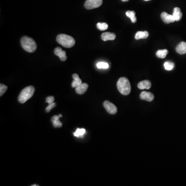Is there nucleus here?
Wrapping results in <instances>:
<instances>
[{"mask_svg":"<svg viewBox=\"0 0 186 186\" xmlns=\"http://www.w3.org/2000/svg\"><path fill=\"white\" fill-rule=\"evenodd\" d=\"M88 88V85L87 83H82L81 84L77 86L76 88H76V91L77 93L80 95H82L86 92Z\"/></svg>","mask_w":186,"mask_h":186,"instance_id":"obj_11","label":"nucleus"},{"mask_svg":"<svg viewBox=\"0 0 186 186\" xmlns=\"http://www.w3.org/2000/svg\"><path fill=\"white\" fill-rule=\"evenodd\" d=\"M149 33L147 31H139L135 35V38L137 40L140 39H145L148 37Z\"/></svg>","mask_w":186,"mask_h":186,"instance_id":"obj_17","label":"nucleus"},{"mask_svg":"<svg viewBox=\"0 0 186 186\" xmlns=\"http://www.w3.org/2000/svg\"><path fill=\"white\" fill-rule=\"evenodd\" d=\"M54 54L59 56L62 61H66L67 58L66 56V52L62 50V49L60 47L56 48L55 49H54Z\"/></svg>","mask_w":186,"mask_h":186,"instance_id":"obj_8","label":"nucleus"},{"mask_svg":"<svg viewBox=\"0 0 186 186\" xmlns=\"http://www.w3.org/2000/svg\"><path fill=\"white\" fill-rule=\"evenodd\" d=\"M7 90V86L3 84H0V96H2Z\"/></svg>","mask_w":186,"mask_h":186,"instance_id":"obj_24","label":"nucleus"},{"mask_svg":"<svg viewBox=\"0 0 186 186\" xmlns=\"http://www.w3.org/2000/svg\"><path fill=\"white\" fill-rule=\"evenodd\" d=\"M59 115H54L51 119V122L55 128H61L62 126V123L59 120Z\"/></svg>","mask_w":186,"mask_h":186,"instance_id":"obj_15","label":"nucleus"},{"mask_svg":"<svg viewBox=\"0 0 186 186\" xmlns=\"http://www.w3.org/2000/svg\"><path fill=\"white\" fill-rule=\"evenodd\" d=\"M168 53V50L166 49H163V50H159L156 52V56L158 58L160 59H164L166 58V56Z\"/></svg>","mask_w":186,"mask_h":186,"instance_id":"obj_18","label":"nucleus"},{"mask_svg":"<svg viewBox=\"0 0 186 186\" xmlns=\"http://www.w3.org/2000/svg\"><path fill=\"white\" fill-rule=\"evenodd\" d=\"M151 86H152V84H151V82L148 80L142 81L139 82L138 84V88L140 90H144V89L148 90L151 88Z\"/></svg>","mask_w":186,"mask_h":186,"instance_id":"obj_12","label":"nucleus"},{"mask_svg":"<svg viewBox=\"0 0 186 186\" xmlns=\"http://www.w3.org/2000/svg\"><path fill=\"white\" fill-rule=\"evenodd\" d=\"M164 68L167 70H171L174 67V64L171 62H166L164 64Z\"/></svg>","mask_w":186,"mask_h":186,"instance_id":"obj_22","label":"nucleus"},{"mask_svg":"<svg viewBox=\"0 0 186 186\" xmlns=\"http://www.w3.org/2000/svg\"><path fill=\"white\" fill-rule=\"evenodd\" d=\"M97 67L99 69H107L109 67V65L106 62H99L97 64Z\"/></svg>","mask_w":186,"mask_h":186,"instance_id":"obj_23","label":"nucleus"},{"mask_svg":"<svg viewBox=\"0 0 186 186\" xmlns=\"http://www.w3.org/2000/svg\"><path fill=\"white\" fill-rule=\"evenodd\" d=\"M176 51L178 53L184 54L186 53V42H180L176 48Z\"/></svg>","mask_w":186,"mask_h":186,"instance_id":"obj_13","label":"nucleus"},{"mask_svg":"<svg viewBox=\"0 0 186 186\" xmlns=\"http://www.w3.org/2000/svg\"><path fill=\"white\" fill-rule=\"evenodd\" d=\"M59 117H62V115L60 114H59Z\"/></svg>","mask_w":186,"mask_h":186,"instance_id":"obj_28","label":"nucleus"},{"mask_svg":"<svg viewBox=\"0 0 186 186\" xmlns=\"http://www.w3.org/2000/svg\"><path fill=\"white\" fill-rule=\"evenodd\" d=\"M56 41L59 44L67 48L73 47L76 43L73 37L64 34H59L57 36Z\"/></svg>","mask_w":186,"mask_h":186,"instance_id":"obj_3","label":"nucleus"},{"mask_svg":"<svg viewBox=\"0 0 186 186\" xmlns=\"http://www.w3.org/2000/svg\"><path fill=\"white\" fill-rule=\"evenodd\" d=\"M21 44L24 50L28 52H34L37 49V45L34 39L26 36L21 38Z\"/></svg>","mask_w":186,"mask_h":186,"instance_id":"obj_1","label":"nucleus"},{"mask_svg":"<svg viewBox=\"0 0 186 186\" xmlns=\"http://www.w3.org/2000/svg\"><path fill=\"white\" fill-rule=\"evenodd\" d=\"M38 186V185H37V184H33V185H32V186Z\"/></svg>","mask_w":186,"mask_h":186,"instance_id":"obj_29","label":"nucleus"},{"mask_svg":"<svg viewBox=\"0 0 186 186\" xmlns=\"http://www.w3.org/2000/svg\"><path fill=\"white\" fill-rule=\"evenodd\" d=\"M173 16L174 18L175 21H178L181 20L182 16H183V14L181 12V9L178 7H175L173 10Z\"/></svg>","mask_w":186,"mask_h":186,"instance_id":"obj_14","label":"nucleus"},{"mask_svg":"<svg viewBox=\"0 0 186 186\" xmlns=\"http://www.w3.org/2000/svg\"><path fill=\"white\" fill-rule=\"evenodd\" d=\"M54 97L53 96H49L47 97L46 98V102L48 104H51V103L54 102Z\"/></svg>","mask_w":186,"mask_h":186,"instance_id":"obj_26","label":"nucleus"},{"mask_svg":"<svg viewBox=\"0 0 186 186\" xmlns=\"http://www.w3.org/2000/svg\"><path fill=\"white\" fill-rule=\"evenodd\" d=\"M56 106V103L55 102H53V103H51V104H49V106H48L46 109V111L47 113H49L51 111V110L52 109L55 108Z\"/></svg>","mask_w":186,"mask_h":186,"instance_id":"obj_25","label":"nucleus"},{"mask_svg":"<svg viewBox=\"0 0 186 186\" xmlns=\"http://www.w3.org/2000/svg\"><path fill=\"white\" fill-rule=\"evenodd\" d=\"M97 27L100 30H106L108 28V25L106 23L99 22L97 24Z\"/></svg>","mask_w":186,"mask_h":186,"instance_id":"obj_21","label":"nucleus"},{"mask_svg":"<svg viewBox=\"0 0 186 186\" xmlns=\"http://www.w3.org/2000/svg\"><path fill=\"white\" fill-rule=\"evenodd\" d=\"M102 40L103 41H113L116 38L115 33L110 32L103 33L101 36Z\"/></svg>","mask_w":186,"mask_h":186,"instance_id":"obj_10","label":"nucleus"},{"mask_svg":"<svg viewBox=\"0 0 186 186\" xmlns=\"http://www.w3.org/2000/svg\"><path fill=\"white\" fill-rule=\"evenodd\" d=\"M102 4V0H86L84 7L87 9H93L100 7Z\"/></svg>","mask_w":186,"mask_h":186,"instance_id":"obj_5","label":"nucleus"},{"mask_svg":"<svg viewBox=\"0 0 186 186\" xmlns=\"http://www.w3.org/2000/svg\"><path fill=\"white\" fill-rule=\"evenodd\" d=\"M122 1L123 2H127V1H128L129 0H122Z\"/></svg>","mask_w":186,"mask_h":186,"instance_id":"obj_27","label":"nucleus"},{"mask_svg":"<svg viewBox=\"0 0 186 186\" xmlns=\"http://www.w3.org/2000/svg\"><path fill=\"white\" fill-rule=\"evenodd\" d=\"M85 131H86V130L85 129L78 128L76 131V132L73 133V134L75 137H81L82 135H84L85 133Z\"/></svg>","mask_w":186,"mask_h":186,"instance_id":"obj_20","label":"nucleus"},{"mask_svg":"<svg viewBox=\"0 0 186 186\" xmlns=\"http://www.w3.org/2000/svg\"><path fill=\"white\" fill-rule=\"evenodd\" d=\"M35 89L33 86H29L24 88L19 95L18 101L20 103H25L34 95Z\"/></svg>","mask_w":186,"mask_h":186,"instance_id":"obj_4","label":"nucleus"},{"mask_svg":"<svg viewBox=\"0 0 186 186\" xmlns=\"http://www.w3.org/2000/svg\"><path fill=\"white\" fill-rule=\"evenodd\" d=\"M73 81L71 84V86L73 88H76L77 86L81 84L82 80L79 78L78 74L74 73L73 74Z\"/></svg>","mask_w":186,"mask_h":186,"instance_id":"obj_16","label":"nucleus"},{"mask_svg":"<svg viewBox=\"0 0 186 186\" xmlns=\"http://www.w3.org/2000/svg\"><path fill=\"white\" fill-rule=\"evenodd\" d=\"M140 98L142 100H146L147 102H152L154 100V96L152 93L151 92H147V91H142L141 93Z\"/></svg>","mask_w":186,"mask_h":186,"instance_id":"obj_9","label":"nucleus"},{"mask_svg":"<svg viewBox=\"0 0 186 186\" xmlns=\"http://www.w3.org/2000/svg\"><path fill=\"white\" fill-rule=\"evenodd\" d=\"M117 88L122 94L127 95L131 91V85L128 79L125 77H122L117 82Z\"/></svg>","mask_w":186,"mask_h":186,"instance_id":"obj_2","label":"nucleus"},{"mask_svg":"<svg viewBox=\"0 0 186 186\" xmlns=\"http://www.w3.org/2000/svg\"><path fill=\"white\" fill-rule=\"evenodd\" d=\"M103 106L109 113L111 114H115L117 112V109L115 105L108 100H106L103 102Z\"/></svg>","mask_w":186,"mask_h":186,"instance_id":"obj_6","label":"nucleus"},{"mask_svg":"<svg viewBox=\"0 0 186 186\" xmlns=\"http://www.w3.org/2000/svg\"><path fill=\"white\" fill-rule=\"evenodd\" d=\"M126 15L131 19L132 23H135L137 21V18L135 17V13L134 11L128 10L126 13Z\"/></svg>","mask_w":186,"mask_h":186,"instance_id":"obj_19","label":"nucleus"},{"mask_svg":"<svg viewBox=\"0 0 186 186\" xmlns=\"http://www.w3.org/2000/svg\"><path fill=\"white\" fill-rule=\"evenodd\" d=\"M144 1H150V0H144Z\"/></svg>","mask_w":186,"mask_h":186,"instance_id":"obj_30","label":"nucleus"},{"mask_svg":"<svg viewBox=\"0 0 186 186\" xmlns=\"http://www.w3.org/2000/svg\"><path fill=\"white\" fill-rule=\"evenodd\" d=\"M161 17L163 21L166 23L169 24L170 23H173L175 21V20L173 15L168 14L166 12L162 13L161 14Z\"/></svg>","mask_w":186,"mask_h":186,"instance_id":"obj_7","label":"nucleus"}]
</instances>
